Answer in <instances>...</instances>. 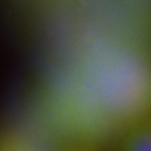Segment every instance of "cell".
Instances as JSON below:
<instances>
[{
    "label": "cell",
    "instance_id": "cell-1",
    "mask_svg": "<svg viewBox=\"0 0 151 151\" xmlns=\"http://www.w3.org/2000/svg\"><path fill=\"white\" fill-rule=\"evenodd\" d=\"M122 151H151L150 130L147 126H141L140 129L133 132L126 140Z\"/></svg>",
    "mask_w": 151,
    "mask_h": 151
}]
</instances>
